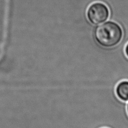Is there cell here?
Listing matches in <instances>:
<instances>
[{
  "instance_id": "obj_1",
  "label": "cell",
  "mask_w": 128,
  "mask_h": 128,
  "mask_svg": "<svg viewBox=\"0 0 128 128\" xmlns=\"http://www.w3.org/2000/svg\"><path fill=\"white\" fill-rule=\"evenodd\" d=\"M93 36L99 45L104 48H114L120 43L123 38V30L118 22L106 21L94 26Z\"/></svg>"
},
{
  "instance_id": "obj_2",
  "label": "cell",
  "mask_w": 128,
  "mask_h": 128,
  "mask_svg": "<svg viewBox=\"0 0 128 128\" xmlns=\"http://www.w3.org/2000/svg\"><path fill=\"white\" fill-rule=\"evenodd\" d=\"M110 16V11L104 4L96 2L92 4L88 8L86 17L90 23L98 26L106 22Z\"/></svg>"
},
{
  "instance_id": "obj_3",
  "label": "cell",
  "mask_w": 128,
  "mask_h": 128,
  "mask_svg": "<svg viewBox=\"0 0 128 128\" xmlns=\"http://www.w3.org/2000/svg\"><path fill=\"white\" fill-rule=\"evenodd\" d=\"M115 93L121 100L128 102V80H124L118 82L115 88Z\"/></svg>"
},
{
  "instance_id": "obj_4",
  "label": "cell",
  "mask_w": 128,
  "mask_h": 128,
  "mask_svg": "<svg viewBox=\"0 0 128 128\" xmlns=\"http://www.w3.org/2000/svg\"><path fill=\"white\" fill-rule=\"evenodd\" d=\"M124 52H125V55L128 58V42L126 44L125 47V48H124Z\"/></svg>"
},
{
  "instance_id": "obj_5",
  "label": "cell",
  "mask_w": 128,
  "mask_h": 128,
  "mask_svg": "<svg viewBox=\"0 0 128 128\" xmlns=\"http://www.w3.org/2000/svg\"><path fill=\"white\" fill-rule=\"evenodd\" d=\"M126 109H127V113L128 114V102L127 103V106H126Z\"/></svg>"
},
{
  "instance_id": "obj_6",
  "label": "cell",
  "mask_w": 128,
  "mask_h": 128,
  "mask_svg": "<svg viewBox=\"0 0 128 128\" xmlns=\"http://www.w3.org/2000/svg\"></svg>"
}]
</instances>
